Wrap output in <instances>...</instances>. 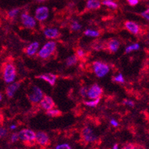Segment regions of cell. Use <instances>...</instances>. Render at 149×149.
<instances>
[{
    "label": "cell",
    "instance_id": "cell-39",
    "mask_svg": "<svg viewBox=\"0 0 149 149\" xmlns=\"http://www.w3.org/2000/svg\"><path fill=\"white\" fill-rule=\"evenodd\" d=\"M118 148H119L118 144H115L113 146V148H112V149H118Z\"/></svg>",
    "mask_w": 149,
    "mask_h": 149
},
{
    "label": "cell",
    "instance_id": "cell-26",
    "mask_svg": "<svg viewBox=\"0 0 149 149\" xmlns=\"http://www.w3.org/2000/svg\"><path fill=\"white\" fill-rule=\"evenodd\" d=\"M70 28H71V29H72L73 31H79V30H80V28H82V25H81L78 22L74 21L73 22L71 25H70Z\"/></svg>",
    "mask_w": 149,
    "mask_h": 149
},
{
    "label": "cell",
    "instance_id": "cell-35",
    "mask_svg": "<svg viewBox=\"0 0 149 149\" xmlns=\"http://www.w3.org/2000/svg\"><path fill=\"white\" fill-rule=\"evenodd\" d=\"M123 104L127 105V106L131 107H133L134 106V103L132 101H130V100H124L123 101Z\"/></svg>",
    "mask_w": 149,
    "mask_h": 149
},
{
    "label": "cell",
    "instance_id": "cell-6",
    "mask_svg": "<svg viewBox=\"0 0 149 149\" xmlns=\"http://www.w3.org/2000/svg\"><path fill=\"white\" fill-rule=\"evenodd\" d=\"M48 16H49V9L48 7H38L35 11V19L38 21H44L48 19Z\"/></svg>",
    "mask_w": 149,
    "mask_h": 149
},
{
    "label": "cell",
    "instance_id": "cell-30",
    "mask_svg": "<svg viewBox=\"0 0 149 149\" xmlns=\"http://www.w3.org/2000/svg\"><path fill=\"white\" fill-rule=\"evenodd\" d=\"M56 149H71V147H70L68 144L64 143V144H61L56 145Z\"/></svg>",
    "mask_w": 149,
    "mask_h": 149
},
{
    "label": "cell",
    "instance_id": "cell-34",
    "mask_svg": "<svg viewBox=\"0 0 149 149\" xmlns=\"http://www.w3.org/2000/svg\"><path fill=\"white\" fill-rule=\"evenodd\" d=\"M7 133H8V131L5 128H1V129H0V136H1V138H3L4 136H6Z\"/></svg>",
    "mask_w": 149,
    "mask_h": 149
},
{
    "label": "cell",
    "instance_id": "cell-9",
    "mask_svg": "<svg viewBox=\"0 0 149 149\" xmlns=\"http://www.w3.org/2000/svg\"><path fill=\"white\" fill-rule=\"evenodd\" d=\"M36 143L41 146H48L50 145V138L48 133L44 131H38L36 136Z\"/></svg>",
    "mask_w": 149,
    "mask_h": 149
},
{
    "label": "cell",
    "instance_id": "cell-32",
    "mask_svg": "<svg viewBox=\"0 0 149 149\" xmlns=\"http://www.w3.org/2000/svg\"><path fill=\"white\" fill-rule=\"evenodd\" d=\"M141 16H143V18H145L146 20L149 21V8H148L146 11L142 12V13H141Z\"/></svg>",
    "mask_w": 149,
    "mask_h": 149
},
{
    "label": "cell",
    "instance_id": "cell-7",
    "mask_svg": "<svg viewBox=\"0 0 149 149\" xmlns=\"http://www.w3.org/2000/svg\"><path fill=\"white\" fill-rule=\"evenodd\" d=\"M102 94V89L99 84H94L91 86L88 90V97L91 99L99 98Z\"/></svg>",
    "mask_w": 149,
    "mask_h": 149
},
{
    "label": "cell",
    "instance_id": "cell-15",
    "mask_svg": "<svg viewBox=\"0 0 149 149\" xmlns=\"http://www.w3.org/2000/svg\"><path fill=\"white\" fill-rule=\"evenodd\" d=\"M44 35L46 37L49 39H56L60 36V32L56 28H48L44 30Z\"/></svg>",
    "mask_w": 149,
    "mask_h": 149
},
{
    "label": "cell",
    "instance_id": "cell-21",
    "mask_svg": "<svg viewBox=\"0 0 149 149\" xmlns=\"http://www.w3.org/2000/svg\"><path fill=\"white\" fill-rule=\"evenodd\" d=\"M47 115L51 117H57L62 115V112L58 109H51V110H47Z\"/></svg>",
    "mask_w": 149,
    "mask_h": 149
},
{
    "label": "cell",
    "instance_id": "cell-41",
    "mask_svg": "<svg viewBox=\"0 0 149 149\" xmlns=\"http://www.w3.org/2000/svg\"><path fill=\"white\" fill-rule=\"evenodd\" d=\"M0 100H1V101L2 100V93L0 94Z\"/></svg>",
    "mask_w": 149,
    "mask_h": 149
},
{
    "label": "cell",
    "instance_id": "cell-10",
    "mask_svg": "<svg viewBox=\"0 0 149 149\" xmlns=\"http://www.w3.org/2000/svg\"><path fill=\"white\" fill-rule=\"evenodd\" d=\"M82 137L84 141L90 143H93L97 139V136L94 134L93 131L88 127L84 128L82 131Z\"/></svg>",
    "mask_w": 149,
    "mask_h": 149
},
{
    "label": "cell",
    "instance_id": "cell-13",
    "mask_svg": "<svg viewBox=\"0 0 149 149\" xmlns=\"http://www.w3.org/2000/svg\"><path fill=\"white\" fill-rule=\"evenodd\" d=\"M37 78L42 79V80L48 82V84L51 86H54L56 83V78H57V76L55 75V74L53 73H45L42 75H40V76H36Z\"/></svg>",
    "mask_w": 149,
    "mask_h": 149
},
{
    "label": "cell",
    "instance_id": "cell-12",
    "mask_svg": "<svg viewBox=\"0 0 149 149\" xmlns=\"http://www.w3.org/2000/svg\"><path fill=\"white\" fill-rule=\"evenodd\" d=\"M20 85H21V82L20 81L13 82V83L9 84L5 89V93H6L7 96L9 98H13L15 93L17 92L20 87Z\"/></svg>",
    "mask_w": 149,
    "mask_h": 149
},
{
    "label": "cell",
    "instance_id": "cell-23",
    "mask_svg": "<svg viewBox=\"0 0 149 149\" xmlns=\"http://www.w3.org/2000/svg\"><path fill=\"white\" fill-rule=\"evenodd\" d=\"M100 102V98H97V99H92L91 101H86V102H84L86 106L90 107H95L97 106V105Z\"/></svg>",
    "mask_w": 149,
    "mask_h": 149
},
{
    "label": "cell",
    "instance_id": "cell-18",
    "mask_svg": "<svg viewBox=\"0 0 149 149\" xmlns=\"http://www.w3.org/2000/svg\"><path fill=\"white\" fill-rule=\"evenodd\" d=\"M120 43L117 40H111L108 43V49L111 52H116L119 49Z\"/></svg>",
    "mask_w": 149,
    "mask_h": 149
},
{
    "label": "cell",
    "instance_id": "cell-3",
    "mask_svg": "<svg viewBox=\"0 0 149 149\" xmlns=\"http://www.w3.org/2000/svg\"><path fill=\"white\" fill-rule=\"evenodd\" d=\"M93 69L95 75L99 78H102L105 76L110 71L109 66L105 63L101 62V61L93 62Z\"/></svg>",
    "mask_w": 149,
    "mask_h": 149
},
{
    "label": "cell",
    "instance_id": "cell-29",
    "mask_svg": "<svg viewBox=\"0 0 149 149\" xmlns=\"http://www.w3.org/2000/svg\"><path fill=\"white\" fill-rule=\"evenodd\" d=\"M113 81L116 82H118V83H124L125 79L124 78H123V75H122L121 73H120L118 76H115V77L113 78Z\"/></svg>",
    "mask_w": 149,
    "mask_h": 149
},
{
    "label": "cell",
    "instance_id": "cell-27",
    "mask_svg": "<svg viewBox=\"0 0 149 149\" xmlns=\"http://www.w3.org/2000/svg\"><path fill=\"white\" fill-rule=\"evenodd\" d=\"M88 89L85 87H82L79 90V93H80L81 96H82L83 98H86L88 97Z\"/></svg>",
    "mask_w": 149,
    "mask_h": 149
},
{
    "label": "cell",
    "instance_id": "cell-33",
    "mask_svg": "<svg viewBox=\"0 0 149 149\" xmlns=\"http://www.w3.org/2000/svg\"><path fill=\"white\" fill-rule=\"evenodd\" d=\"M77 57H80V58L83 57L84 55H85V52H84L83 49H77Z\"/></svg>",
    "mask_w": 149,
    "mask_h": 149
},
{
    "label": "cell",
    "instance_id": "cell-36",
    "mask_svg": "<svg viewBox=\"0 0 149 149\" xmlns=\"http://www.w3.org/2000/svg\"><path fill=\"white\" fill-rule=\"evenodd\" d=\"M127 2H128L131 6H135V5H138L139 3V0H127Z\"/></svg>",
    "mask_w": 149,
    "mask_h": 149
},
{
    "label": "cell",
    "instance_id": "cell-24",
    "mask_svg": "<svg viewBox=\"0 0 149 149\" xmlns=\"http://www.w3.org/2000/svg\"><path fill=\"white\" fill-rule=\"evenodd\" d=\"M139 49V45L138 44V43H134V44L128 46V47L125 49V52L130 53L132 51H134V50H138Z\"/></svg>",
    "mask_w": 149,
    "mask_h": 149
},
{
    "label": "cell",
    "instance_id": "cell-2",
    "mask_svg": "<svg viewBox=\"0 0 149 149\" xmlns=\"http://www.w3.org/2000/svg\"><path fill=\"white\" fill-rule=\"evenodd\" d=\"M56 48V43L54 41H48L44 46L42 47L39 52H38V55L39 57L42 58V59H46L51 57L54 52H55Z\"/></svg>",
    "mask_w": 149,
    "mask_h": 149
},
{
    "label": "cell",
    "instance_id": "cell-31",
    "mask_svg": "<svg viewBox=\"0 0 149 149\" xmlns=\"http://www.w3.org/2000/svg\"><path fill=\"white\" fill-rule=\"evenodd\" d=\"M19 133H13L11 136V137H10V141H11V143H16V142H17L19 140Z\"/></svg>",
    "mask_w": 149,
    "mask_h": 149
},
{
    "label": "cell",
    "instance_id": "cell-1",
    "mask_svg": "<svg viewBox=\"0 0 149 149\" xmlns=\"http://www.w3.org/2000/svg\"><path fill=\"white\" fill-rule=\"evenodd\" d=\"M17 77L16 67L12 64H5L3 70V80L6 84H11Z\"/></svg>",
    "mask_w": 149,
    "mask_h": 149
},
{
    "label": "cell",
    "instance_id": "cell-43",
    "mask_svg": "<svg viewBox=\"0 0 149 149\" xmlns=\"http://www.w3.org/2000/svg\"><path fill=\"white\" fill-rule=\"evenodd\" d=\"M16 149H20V148H16Z\"/></svg>",
    "mask_w": 149,
    "mask_h": 149
},
{
    "label": "cell",
    "instance_id": "cell-40",
    "mask_svg": "<svg viewBox=\"0 0 149 149\" xmlns=\"http://www.w3.org/2000/svg\"><path fill=\"white\" fill-rule=\"evenodd\" d=\"M35 1H36V2H45V0H35Z\"/></svg>",
    "mask_w": 149,
    "mask_h": 149
},
{
    "label": "cell",
    "instance_id": "cell-16",
    "mask_svg": "<svg viewBox=\"0 0 149 149\" xmlns=\"http://www.w3.org/2000/svg\"><path fill=\"white\" fill-rule=\"evenodd\" d=\"M39 46L40 44L38 42H33V43H31L28 47L25 49V52L28 56H33L37 52L38 49H39Z\"/></svg>",
    "mask_w": 149,
    "mask_h": 149
},
{
    "label": "cell",
    "instance_id": "cell-42",
    "mask_svg": "<svg viewBox=\"0 0 149 149\" xmlns=\"http://www.w3.org/2000/svg\"><path fill=\"white\" fill-rule=\"evenodd\" d=\"M148 39L149 40V31H148Z\"/></svg>",
    "mask_w": 149,
    "mask_h": 149
},
{
    "label": "cell",
    "instance_id": "cell-22",
    "mask_svg": "<svg viewBox=\"0 0 149 149\" xmlns=\"http://www.w3.org/2000/svg\"><path fill=\"white\" fill-rule=\"evenodd\" d=\"M85 35L88 37H97L100 35V32L95 30H91V29H87L85 30L84 32Z\"/></svg>",
    "mask_w": 149,
    "mask_h": 149
},
{
    "label": "cell",
    "instance_id": "cell-5",
    "mask_svg": "<svg viewBox=\"0 0 149 149\" xmlns=\"http://www.w3.org/2000/svg\"><path fill=\"white\" fill-rule=\"evenodd\" d=\"M43 97H44V93L42 90L37 86H33L31 92L28 95V99L31 103L36 104L41 102Z\"/></svg>",
    "mask_w": 149,
    "mask_h": 149
},
{
    "label": "cell",
    "instance_id": "cell-14",
    "mask_svg": "<svg viewBox=\"0 0 149 149\" xmlns=\"http://www.w3.org/2000/svg\"><path fill=\"white\" fill-rule=\"evenodd\" d=\"M125 27L133 35H137L140 31V28H139V25L132 21L125 22Z\"/></svg>",
    "mask_w": 149,
    "mask_h": 149
},
{
    "label": "cell",
    "instance_id": "cell-17",
    "mask_svg": "<svg viewBox=\"0 0 149 149\" xmlns=\"http://www.w3.org/2000/svg\"><path fill=\"white\" fill-rule=\"evenodd\" d=\"M102 2L100 0H88L86 2V8L89 10H97L101 8Z\"/></svg>",
    "mask_w": 149,
    "mask_h": 149
},
{
    "label": "cell",
    "instance_id": "cell-25",
    "mask_svg": "<svg viewBox=\"0 0 149 149\" xmlns=\"http://www.w3.org/2000/svg\"><path fill=\"white\" fill-rule=\"evenodd\" d=\"M19 13V8H13V9L10 10V11H8V16L10 18L13 19L14 18V17H16Z\"/></svg>",
    "mask_w": 149,
    "mask_h": 149
},
{
    "label": "cell",
    "instance_id": "cell-37",
    "mask_svg": "<svg viewBox=\"0 0 149 149\" xmlns=\"http://www.w3.org/2000/svg\"><path fill=\"white\" fill-rule=\"evenodd\" d=\"M110 122H111V125H113V127H117L119 125V123L117 122V121H116L115 119H111Z\"/></svg>",
    "mask_w": 149,
    "mask_h": 149
},
{
    "label": "cell",
    "instance_id": "cell-8",
    "mask_svg": "<svg viewBox=\"0 0 149 149\" xmlns=\"http://www.w3.org/2000/svg\"><path fill=\"white\" fill-rule=\"evenodd\" d=\"M21 21L23 25L27 28H33L36 26V19L27 13H23L21 15Z\"/></svg>",
    "mask_w": 149,
    "mask_h": 149
},
{
    "label": "cell",
    "instance_id": "cell-20",
    "mask_svg": "<svg viewBox=\"0 0 149 149\" xmlns=\"http://www.w3.org/2000/svg\"><path fill=\"white\" fill-rule=\"evenodd\" d=\"M102 4L103 5L108 7L109 8L113 9V10L118 8V5H117L115 2H113V0H102Z\"/></svg>",
    "mask_w": 149,
    "mask_h": 149
},
{
    "label": "cell",
    "instance_id": "cell-11",
    "mask_svg": "<svg viewBox=\"0 0 149 149\" xmlns=\"http://www.w3.org/2000/svg\"><path fill=\"white\" fill-rule=\"evenodd\" d=\"M40 107L45 110H49L53 109L55 107V102L53 98L48 95H44L43 98L40 103Z\"/></svg>",
    "mask_w": 149,
    "mask_h": 149
},
{
    "label": "cell",
    "instance_id": "cell-19",
    "mask_svg": "<svg viewBox=\"0 0 149 149\" xmlns=\"http://www.w3.org/2000/svg\"><path fill=\"white\" fill-rule=\"evenodd\" d=\"M77 61H78V57H77V55H75V54L74 55H71L66 59V65L68 66H74L77 64Z\"/></svg>",
    "mask_w": 149,
    "mask_h": 149
},
{
    "label": "cell",
    "instance_id": "cell-38",
    "mask_svg": "<svg viewBox=\"0 0 149 149\" xmlns=\"http://www.w3.org/2000/svg\"><path fill=\"white\" fill-rule=\"evenodd\" d=\"M10 128L11 130H13V129H16V128H17V125H10Z\"/></svg>",
    "mask_w": 149,
    "mask_h": 149
},
{
    "label": "cell",
    "instance_id": "cell-28",
    "mask_svg": "<svg viewBox=\"0 0 149 149\" xmlns=\"http://www.w3.org/2000/svg\"><path fill=\"white\" fill-rule=\"evenodd\" d=\"M139 146H137L136 145L129 143V144H127L123 146L121 149H139Z\"/></svg>",
    "mask_w": 149,
    "mask_h": 149
},
{
    "label": "cell",
    "instance_id": "cell-4",
    "mask_svg": "<svg viewBox=\"0 0 149 149\" xmlns=\"http://www.w3.org/2000/svg\"><path fill=\"white\" fill-rule=\"evenodd\" d=\"M19 139L23 142L28 143L36 142V133L30 129H23L19 132Z\"/></svg>",
    "mask_w": 149,
    "mask_h": 149
}]
</instances>
